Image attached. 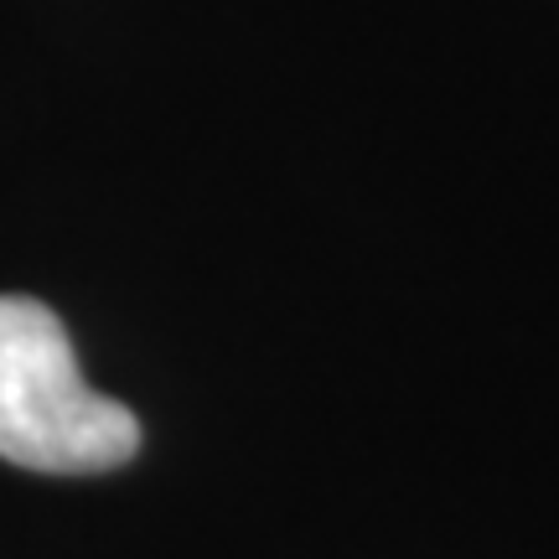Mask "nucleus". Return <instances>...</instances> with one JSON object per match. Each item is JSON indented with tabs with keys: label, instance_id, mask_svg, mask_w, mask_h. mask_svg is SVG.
<instances>
[{
	"label": "nucleus",
	"instance_id": "1",
	"mask_svg": "<svg viewBox=\"0 0 559 559\" xmlns=\"http://www.w3.org/2000/svg\"><path fill=\"white\" fill-rule=\"evenodd\" d=\"M135 451V415L83 383L58 311L37 296H0V456L79 477L115 472Z\"/></svg>",
	"mask_w": 559,
	"mask_h": 559
}]
</instances>
